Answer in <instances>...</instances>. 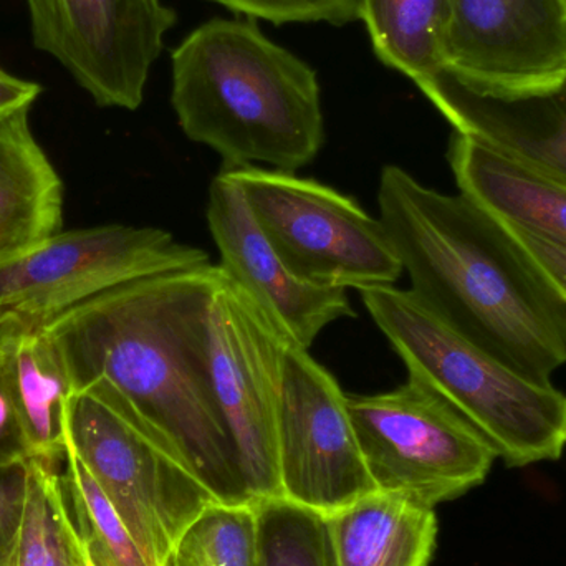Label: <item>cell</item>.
I'll list each match as a JSON object with an SVG mask.
<instances>
[{
  "instance_id": "cell-6",
  "label": "cell",
  "mask_w": 566,
  "mask_h": 566,
  "mask_svg": "<svg viewBox=\"0 0 566 566\" xmlns=\"http://www.w3.org/2000/svg\"><path fill=\"white\" fill-rule=\"evenodd\" d=\"M346 406L378 491L436 507L481 485L499 458L448 399L411 376L392 391L346 395Z\"/></svg>"
},
{
  "instance_id": "cell-2",
  "label": "cell",
  "mask_w": 566,
  "mask_h": 566,
  "mask_svg": "<svg viewBox=\"0 0 566 566\" xmlns=\"http://www.w3.org/2000/svg\"><path fill=\"white\" fill-rule=\"evenodd\" d=\"M379 219L411 292L455 332L538 382L566 363V303L504 221L382 168Z\"/></svg>"
},
{
  "instance_id": "cell-21",
  "label": "cell",
  "mask_w": 566,
  "mask_h": 566,
  "mask_svg": "<svg viewBox=\"0 0 566 566\" xmlns=\"http://www.w3.org/2000/svg\"><path fill=\"white\" fill-rule=\"evenodd\" d=\"M254 505L259 566H339L326 515L285 497Z\"/></svg>"
},
{
  "instance_id": "cell-14",
  "label": "cell",
  "mask_w": 566,
  "mask_h": 566,
  "mask_svg": "<svg viewBox=\"0 0 566 566\" xmlns=\"http://www.w3.org/2000/svg\"><path fill=\"white\" fill-rule=\"evenodd\" d=\"M208 222L221 269L245 290L296 345L310 349L323 328L355 316L345 289H323L293 277L259 226L241 188L222 171L209 189Z\"/></svg>"
},
{
  "instance_id": "cell-15",
  "label": "cell",
  "mask_w": 566,
  "mask_h": 566,
  "mask_svg": "<svg viewBox=\"0 0 566 566\" xmlns=\"http://www.w3.org/2000/svg\"><path fill=\"white\" fill-rule=\"evenodd\" d=\"M63 185L33 138L29 109L0 119V261L62 231Z\"/></svg>"
},
{
  "instance_id": "cell-25",
  "label": "cell",
  "mask_w": 566,
  "mask_h": 566,
  "mask_svg": "<svg viewBox=\"0 0 566 566\" xmlns=\"http://www.w3.org/2000/svg\"><path fill=\"white\" fill-rule=\"evenodd\" d=\"M30 461L0 468V566L12 565L25 518Z\"/></svg>"
},
{
  "instance_id": "cell-9",
  "label": "cell",
  "mask_w": 566,
  "mask_h": 566,
  "mask_svg": "<svg viewBox=\"0 0 566 566\" xmlns=\"http://www.w3.org/2000/svg\"><path fill=\"white\" fill-rule=\"evenodd\" d=\"M289 339L224 272L211 310L212 381L252 501L283 497L277 431Z\"/></svg>"
},
{
  "instance_id": "cell-7",
  "label": "cell",
  "mask_w": 566,
  "mask_h": 566,
  "mask_svg": "<svg viewBox=\"0 0 566 566\" xmlns=\"http://www.w3.org/2000/svg\"><path fill=\"white\" fill-rule=\"evenodd\" d=\"M66 448L155 566H166L182 532L218 501L123 409L92 389L70 395Z\"/></svg>"
},
{
  "instance_id": "cell-23",
  "label": "cell",
  "mask_w": 566,
  "mask_h": 566,
  "mask_svg": "<svg viewBox=\"0 0 566 566\" xmlns=\"http://www.w3.org/2000/svg\"><path fill=\"white\" fill-rule=\"evenodd\" d=\"M166 566H259L254 502L209 504L182 532Z\"/></svg>"
},
{
  "instance_id": "cell-12",
  "label": "cell",
  "mask_w": 566,
  "mask_h": 566,
  "mask_svg": "<svg viewBox=\"0 0 566 566\" xmlns=\"http://www.w3.org/2000/svg\"><path fill=\"white\" fill-rule=\"evenodd\" d=\"M446 69L479 86L522 90L566 73L565 0H448Z\"/></svg>"
},
{
  "instance_id": "cell-13",
  "label": "cell",
  "mask_w": 566,
  "mask_h": 566,
  "mask_svg": "<svg viewBox=\"0 0 566 566\" xmlns=\"http://www.w3.org/2000/svg\"><path fill=\"white\" fill-rule=\"evenodd\" d=\"M418 86L455 133L566 188V73L534 88L494 90L442 69Z\"/></svg>"
},
{
  "instance_id": "cell-18",
  "label": "cell",
  "mask_w": 566,
  "mask_h": 566,
  "mask_svg": "<svg viewBox=\"0 0 566 566\" xmlns=\"http://www.w3.org/2000/svg\"><path fill=\"white\" fill-rule=\"evenodd\" d=\"M329 518L339 566H428L438 537L434 507L375 491Z\"/></svg>"
},
{
  "instance_id": "cell-26",
  "label": "cell",
  "mask_w": 566,
  "mask_h": 566,
  "mask_svg": "<svg viewBox=\"0 0 566 566\" xmlns=\"http://www.w3.org/2000/svg\"><path fill=\"white\" fill-rule=\"evenodd\" d=\"M502 219V218H501ZM504 221L505 228L512 238L521 244V248L531 255L532 261L547 275L548 281L555 286L566 303V244L557 239L548 238L542 232L522 228L514 222Z\"/></svg>"
},
{
  "instance_id": "cell-28",
  "label": "cell",
  "mask_w": 566,
  "mask_h": 566,
  "mask_svg": "<svg viewBox=\"0 0 566 566\" xmlns=\"http://www.w3.org/2000/svg\"><path fill=\"white\" fill-rule=\"evenodd\" d=\"M40 92L42 88L36 83L17 78L0 66V119L30 109Z\"/></svg>"
},
{
  "instance_id": "cell-19",
  "label": "cell",
  "mask_w": 566,
  "mask_h": 566,
  "mask_svg": "<svg viewBox=\"0 0 566 566\" xmlns=\"http://www.w3.org/2000/svg\"><path fill=\"white\" fill-rule=\"evenodd\" d=\"M373 50L418 85L446 69L448 0H358Z\"/></svg>"
},
{
  "instance_id": "cell-16",
  "label": "cell",
  "mask_w": 566,
  "mask_h": 566,
  "mask_svg": "<svg viewBox=\"0 0 566 566\" xmlns=\"http://www.w3.org/2000/svg\"><path fill=\"white\" fill-rule=\"evenodd\" d=\"M449 165L462 195L492 214L566 244V188L454 133Z\"/></svg>"
},
{
  "instance_id": "cell-5",
  "label": "cell",
  "mask_w": 566,
  "mask_h": 566,
  "mask_svg": "<svg viewBox=\"0 0 566 566\" xmlns=\"http://www.w3.org/2000/svg\"><path fill=\"white\" fill-rule=\"evenodd\" d=\"M241 188L255 224L285 265L308 285H395L402 265L381 219L358 202L295 172L222 166Z\"/></svg>"
},
{
  "instance_id": "cell-27",
  "label": "cell",
  "mask_w": 566,
  "mask_h": 566,
  "mask_svg": "<svg viewBox=\"0 0 566 566\" xmlns=\"http://www.w3.org/2000/svg\"><path fill=\"white\" fill-rule=\"evenodd\" d=\"M33 459L19 412L13 405L7 379L6 363L0 348V468Z\"/></svg>"
},
{
  "instance_id": "cell-1",
  "label": "cell",
  "mask_w": 566,
  "mask_h": 566,
  "mask_svg": "<svg viewBox=\"0 0 566 566\" xmlns=\"http://www.w3.org/2000/svg\"><path fill=\"white\" fill-rule=\"evenodd\" d=\"M221 265L138 279L42 325L73 391L126 412L218 501L254 502L216 396L211 310Z\"/></svg>"
},
{
  "instance_id": "cell-3",
  "label": "cell",
  "mask_w": 566,
  "mask_h": 566,
  "mask_svg": "<svg viewBox=\"0 0 566 566\" xmlns=\"http://www.w3.org/2000/svg\"><path fill=\"white\" fill-rule=\"evenodd\" d=\"M172 108L224 166L295 172L325 139L315 70L249 20L212 19L172 52Z\"/></svg>"
},
{
  "instance_id": "cell-29",
  "label": "cell",
  "mask_w": 566,
  "mask_h": 566,
  "mask_svg": "<svg viewBox=\"0 0 566 566\" xmlns=\"http://www.w3.org/2000/svg\"><path fill=\"white\" fill-rule=\"evenodd\" d=\"M565 3H566V0H565Z\"/></svg>"
},
{
  "instance_id": "cell-11",
  "label": "cell",
  "mask_w": 566,
  "mask_h": 566,
  "mask_svg": "<svg viewBox=\"0 0 566 566\" xmlns=\"http://www.w3.org/2000/svg\"><path fill=\"white\" fill-rule=\"evenodd\" d=\"M283 497L332 517L378 491L349 419L338 381L289 339L279 411Z\"/></svg>"
},
{
  "instance_id": "cell-17",
  "label": "cell",
  "mask_w": 566,
  "mask_h": 566,
  "mask_svg": "<svg viewBox=\"0 0 566 566\" xmlns=\"http://www.w3.org/2000/svg\"><path fill=\"white\" fill-rule=\"evenodd\" d=\"M0 348L13 405L35 461L66 458V405L72 382L42 326H2Z\"/></svg>"
},
{
  "instance_id": "cell-22",
  "label": "cell",
  "mask_w": 566,
  "mask_h": 566,
  "mask_svg": "<svg viewBox=\"0 0 566 566\" xmlns=\"http://www.w3.org/2000/svg\"><path fill=\"white\" fill-rule=\"evenodd\" d=\"M63 472L76 531L93 566H155L109 504L88 469L66 448Z\"/></svg>"
},
{
  "instance_id": "cell-10",
  "label": "cell",
  "mask_w": 566,
  "mask_h": 566,
  "mask_svg": "<svg viewBox=\"0 0 566 566\" xmlns=\"http://www.w3.org/2000/svg\"><path fill=\"white\" fill-rule=\"evenodd\" d=\"M33 43L96 105L136 109L176 12L161 0H25Z\"/></svg>"
},
{
  "instance_id": "cell-20",
  "label": "cell",
  "mask_w": 566,
  "mask_h": 566,
  "mask_svg": "<svg viewBox=\"0 0 566 566\" xmlns=\"http://www.w3.org/2000/svg\"><path fill=\"white\" fill-rule=\"evenodd\" d=\"M10 566H93L66 497L60 465L30 462V492Z\"/></svg>"
},
{
  "instance_id": "cell-24",
  "label": "cell",
  "mask_w": 566,
  "mask_h": 566,
  "mask_svg": "<svg viewBox=\"0 0 566 566\" xmlns=\"http://www.w3.org/2000/svg\"><path fill=\"white\" fill-rule=\"evenodd\" d=\"M234 12L269 22H326L345 25L359 19L358 0H212Z\"/></svg>"
},
{
  "instance_id": "cell-4",
  "label": "cell",
  "mask_w": 566,
  "mask_h": 566,
  "mask_svg": "<svg viewBox=\"0 0 566 566\" xmlns=\"http://www.w3.org/2000/svg\"><path fill=\"white\" fill-rule=\"evenodd\" d=\"M411 378L448 399L511 468L557 461L566 448V395L515 371L432 313L411 290H358Z\"/></svg>"
},
{
  "instance_id": "cell-8",
  "label": "cell",
  "mask_w": 566,
  "mask_h": 566,
  "mask_svg": "<svg viewBox=\"0 0 566 566\" xmlns=\"http://www.w3.org/2000/svg\"><path fill=\"white\" fill-rule=\"evenodd\" d=\"M209 264L208 252L163 229L60 231L0 261V328L42 326L123 283Z\"/></svg>"
}]
</instances>
